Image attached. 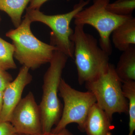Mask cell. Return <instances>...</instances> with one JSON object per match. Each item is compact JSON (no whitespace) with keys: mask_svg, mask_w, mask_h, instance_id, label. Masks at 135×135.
Returning a JSON list of instances; mask_svg holds the SVG:
<instances>
[{"mask_svg":"<svg viewBox=\"0 0 135 135\" xmlns=\"http://www.w3.org/2000/svg\"><path fill=\"white\" fill-rule=\"evenodd\" d=\"M90 0H80L74 5L72 10L65 13L55 15H46L40 10L32 9L27 8L26 15L32 22H39L47 25L51 30V45L55 46L59 51L73 58L74 45L71 40L74 31L70 27V23L75 15L89 4Z\"/></svg>","mask_w":135,"mask_h":135,"instance_id":"5","label":"cell"},{"mask_svg":"<svg viewBox=\"0 0 135 135\" xmlns=\"http://www.w3.org/2000/svg\"><path fill=\"white\" fill-rule=\"evenodd\" d=\"M115 70L122 83L135 81V45H131L123 51L115 67Z\"/></svg>","mask_w":135,"mask_h":135,"instance_id":"12","label":"cell"},{"mask_svg":"<svg viewBox=\"0 0 135 135\" xmlns=\"http://www.w3.org/2000/svg\"><path fill=\"white\" fill-rule=\"evenodd\" d=\"M3 91L0 90V115L2 110L3 104Z\"/></svg>","mask_w":135,"mask_h":135,"instance_id":"21","label":"cell"},{"mask_svg":"<svg viewBox=\"0 0 135 135\" xmlns=\"http://www.w3.org/2000/svg\"><path fill=\"white\" fill-rule=\"evenodd\" d=\"M122 88L128 104L129 132L128 135H133L135 130V81L122 83Z\"/></svg>","mask_w":135,"mask_h":135,"instance_id":"14","label":"cell"},{"mask_svg":"<svg viewBox=\"0 0 135 135\" xmlns=\"http://www.w3.org/2000/svg\"><path fill=\"white\" fill-rule=\"evenodd\" d=\"M135 9V0H117L107 6V10L121 16H131Z\"/></svg>","mask_w":135,"mask_h":135,"instance_id":"16","label":"cell"},{"mask_svg":"<svg viewBox=\"0 0 135 135\" xmlns=\"http://www.w3.org/2000/svg\"><path fill=\"white\" fill-rule=\"evenodd\" d=\"M85 84L88 91L95 96L96 103L112 120L114 114L128 113V101L123 94L122 83L113 65L110 64L103 74Z\"/></svg>","mask_w":135,"mask_h":135,"instance_id":"4","label":"cell"},{"mask_svg":"<svg viewBox=\"0 0 135 135\" xmlns=\"http://www.w3.org/2000/svg\"><path fill=\"white\" fill-rule=\"evenodd\" d=\"M9 122L18 134L36 135L42 133L39 105L32 92L22 98L13 110Z\"/></svg>","mask_w":135,"mask_h":135,"instance_id":"8","label":"cell"},{"mask_svg":"<svg viewBox=\"0 0 135 135\" xmlns=\"http://www.w3.org/2000/svg\"><path fill=\"white\" fill-rule=\"evenodd\" d=\"M36 135H74L70 132L66 128L62 129L57 133H53L50 131L49 132L41 133Z\"/></svg>","mask_w":135,"mask_h":135,"instance_id":"20","label":"cell"},{"mask_svg":"<svg viewBox=\"0 0 135 135\" xmlns=\"http://www.w3.org/2000/svg\"><path fill=\"white\" fill-rule=\"evenodd\" d=\"M29 68L23 66L17 76L3 90V104L0 115V123L9 122L15 107L22 99L26 87L31 82L32 77Z\"/></svg>","mask_w":135,"mask_h":135,"instance_id":"9","label":"cell"},{"mask_svg":"<svg viewBox=\"0 0 135 135\" xmlns=\"http://www.w3.org/2000/svg\"><path fill=\"white\" fill-rule=\"evenodd\" d=\"M48 1V0H30V5L28 8L31 9L40 10L42 5Z\"/></svg>","mask_w":135,"mask_h":135,"instance_id":"19","label":"cell"},{"mask_svg":"<svg viewBox=\"0 0 135 135\" xmlns=\"http://www.w3.org/2000/svg\"><path fill=\"white\" fill-rule=\"evenodd\" d=\"M68 57L59 51H55L44 76L42 97L39 105L42 133L51 131L61 117L62 109L58 98L59 88Z\"/></svg>","mask_w":135,"mask_h":135,"instance_id":"2","label":"cell"},{"mask_svg":"<svg viewBox=\"0 0 135 135\" xmlns=\"http://www.w3.org/2000/svg\"><path fill=\"white\" fill-rule=\"evenodd\" d=\"M13 135H27L26 134H18V133H15V134H14Z\"/></svg>","mask_w":135,"mask_h":135,"instance_id":"22","label":"cell"},{"mask_svg":"<svg viewBox=\"0 0 135 135\" xmlns=\"http://www.w3.org/2000/svg\"><path fill=\"white\" fill-rule=\"evenodd\" d=\"M30 0H0V10L6 12L13 25L17 27L21 24L23 12Z\"/></svg>","mask_w":135,"mask_h":135,"instance_id":"13","label":"cell"},{"mask_svg":"<svg viewBox=\"0 0 135 135\" xmlns=\"http://www.w3.org/2000/svg\"><path fill=\"white\" fill-rule=\"evenodd\" d=\"M110 0H93L91 6L74 17L75 25H88L94 27L99 34V46L109 55L112 53L110 39L112 32L119 25L132 17V15L118 16L110 12L107 6Z\"/></svg>","mask_w":135,"mask_h":135,"instance_id":"6","label":"cell"},{"mask_svg":"<svg viewBox=\"0 0 135 135\" xmlns=\"http://www.w3.org/2000/svg\"><path fill=\"white\" fill-rule=\"evenodd\" d=\"M14 46L0 37V67L5 70L17 68L13 59Z\"/></svg>","mask_w":135,"mask_h":135,"instance_id":"15","label":"cell"},{"mask_svg":"<svg viewBox=\"0 0 135 135\" xmlns=\"http://www.w3.org/2000/svg\"><path fill=\"white\" fill-rule=\"evenodd\" d=\"M31 23L26 15L19 26L7 32L6 35L12 40L15 58L24 66L35 70L50 63L54 51L57 49L39 40L33 34L30 28Z\"/></svg>","mask_w":135,"mask_h":135,"instance_id":"3","label":"cell"},{"mask_svg":"<svg viewBox=\"0 0 135 135\" xmlns=\"http://www.w3.org/2000/svg\"><path fill=\"white\" fill-rule=\"evenodd\" d=\"M111 35L114 46L120 51H124L131 45H135V18L132 17L119 25Z\"/></svg>","mask_w":135,"mask_h":135,"instance_id":"11","label":"cell"},{"mask_svg":"<svg viewBox=\"0 0 135 135\" xmlns=\"http://www.w3.org/2000/svg\"><path fill=\"white\" fill-rule=\"evenodd\" d=\"M16 133L15 129L9 122L0 123V135H13Z\"/></svg>","mask_w":135,"mask_h":135,"instance_id":"18","label":"cell"},{"mask_svg":"<svg viewBox=\"0 0 135 135\" xmlns=\"http://www.w3.org/2000/svg\"><path fill=\"white\" fill-rule=\"evenodd\" d=\"M59 94L64 101V107L60 119L51 132L57 133L72 123H77L80 129L83 131L88 113L96 103L94 94L89 91L81 92L73 88L62 78Z\"/></svg>","mask_w":135,"mask_h":135,"instance_id":"7","label":"cell"},{"mask_svg":"<svg viewBox=\"0 0 135 135\" xmlns=\"http://www.w3.org/2000/svg\"><path fill=\"white\" fill-rule=\"evenodd\" d=\"M112 120L95 103L90 109L84 123L87 135H112Z\"/></svg>","mask_w":135,"mask_h":135,"instance_id":"10","label":"cell"},{"mask_svg":"<svg viewBox=\"0 0 135 135\" xmlns=\"http://www.w3.org/2000/svg\"><path fill=\"white\" fill-rule=\"evenodd\" d=\"M12 80L11 75L7 71V70L0 67V90L3 91Z\"/></svg>","mask_w":135,"mask_h":135,"instance_id":"17","label":"cell"},{"mask_svg":"<svg viewBox=\"0 0 135 135\" xmlns=\"http://www.w3.org/2000/svg\"><path fill=\"white\" fill-rule=\"evenodd\" d=\"M83 25H75L71 40L80 85L95 79L109 69V56L98 46L97 39L85 32Z\"/></svg>","mask_w":135,"mask_h":135,"instance_id":"1","label":"cell"},{"mask_svg":"<svg viewBox=\"0 0 135 135\" xmlns=\"http://www.w3.org/2000/svg\"><path fill=\"white\" fill-rule=\"evenodd\" d=\"M1 17H0V22H1Z\"/></svg>","mask_w":135,"mask_h":135,"instance_id":"23","label":"cell"}]
</instances>
